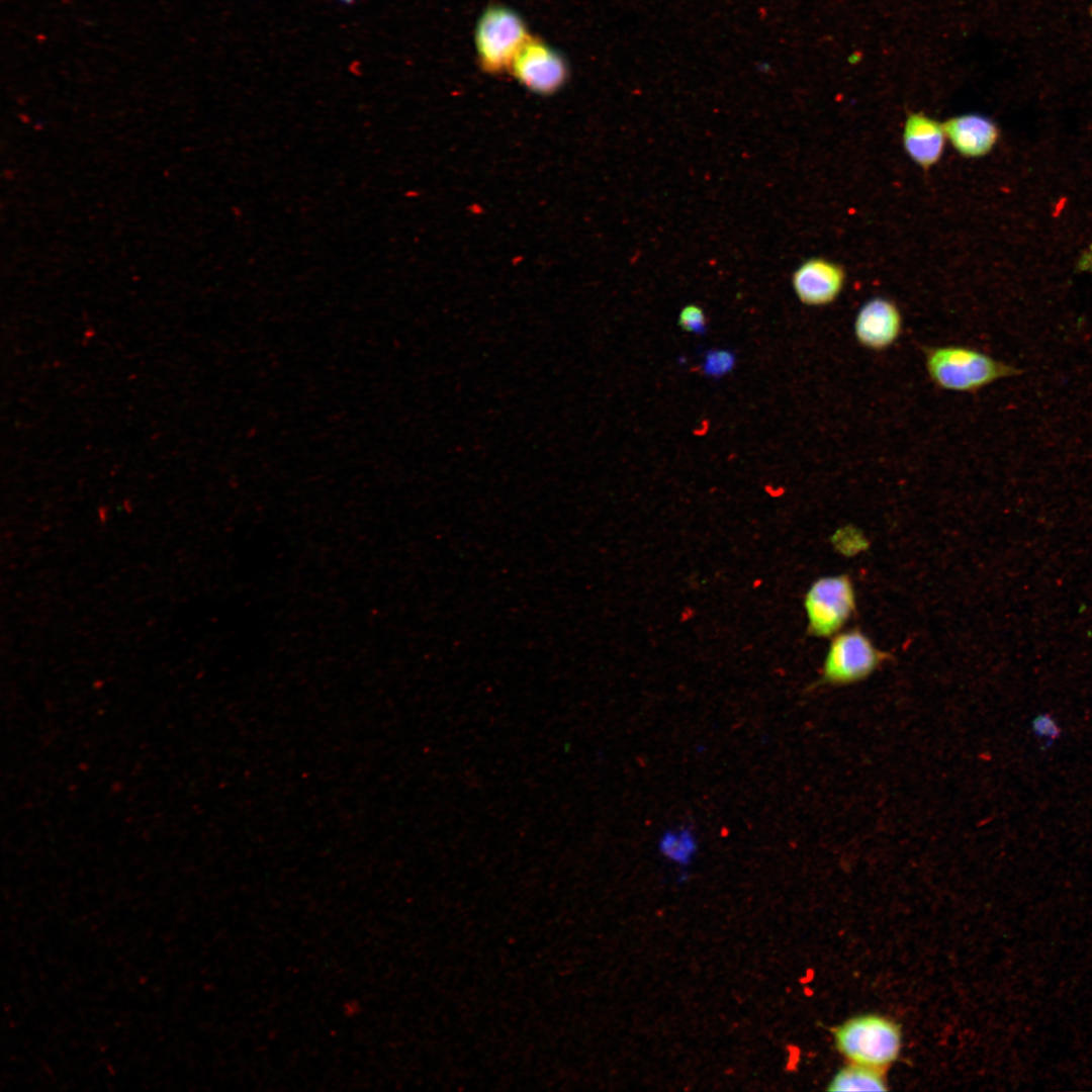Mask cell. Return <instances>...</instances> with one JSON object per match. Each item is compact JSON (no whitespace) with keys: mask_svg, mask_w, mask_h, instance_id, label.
<instances>
[{"mask_svg":"<svg viewBox=\"0 0 1092 1092\" xmlns=\"http://www.w3.org/2000/svg\"><path fill=\"white\" fill-rule=\"evenodd\" d=\"M925 368L939 388L975 392L1019 370L977 349L958 346H922Z\"/></svg>","mask_w":1092,"mask_h":1092,"instance_id":"6da1fadb","label":"cell"},{"mask_svg":"<svg viewBox=\"0 0 1092 1092\" xmlns=\"http://www.w3.org/2000/svg\"><path fill=\"white\" fill-rule=\"evenodd\" d=\"M833 1032L836 1049L851 1063L884 1070L896 1061L901 1051V1027L882 1015L849 1018Z\"/></svg>","mask_w":1092,"mask_h":1092,"instance_id":"7a4b0ae2","label":"cell"},{"mask_svg":"<svg viewBox=\"0 0 1092 1092\" xmlns=\"http://www.w3.org/2000/svg\"><path fill=\"white\" fill-rule=\"evenodd\" d=\"M530 36L523 18L503 5L488 6L477 20L474 42L480 68L489 74L510 70L512 61Z\"/></svg>","mask_w":1092,"mask_h":1092,"instance_id":"3957f363","label":"cell"},{"mask_svg":"<svg viewBox=\"0 0 1092 1092\" xmlns=\"http://www.w3.org/2000/svg\"><path fill=\"white\" fill-rule=\"evenodd\" d=\"M891 654L878 649L859 629L836 634L828 647L817 685L840 687L868 678Z\"/></svg>","mask_w":1092,"mask_h":1092,"instance_id":"277c9868","label":"cell"},{"mask_svg":"<svg viewBox=\"0 0 1092 1092\" xmlns=\"http://www.w3.org/2000/svg\"><path fill=\"white\" fill-rule=\"evenodd\" d=\"M855 607V592L848 575L818 578L804 599L809 633L817 637L835 635L852 616Z\"/></svg>","mask_w":1092,"mask_h":1092,"instance_id":"5b68a950","label":"cell"},{"mask_svg":"<svg viewBox=\"0 0 1092 1092\" xmlns=\"http://www.w3.org/2000/svg\"><path fill=\"white\" fill-rule=\"evenodd\" d=\"M510 71L523 86L542 95L556 92L568 76L564 57L546 41L532 35L514 57Z\"/></svg>","mask_w":1092,"mask_h":1092,"instance_id":"8992f818","label":"cell"},{"mask_svg":"<svg viewBox=\"0 0 1092 1092\" xmlns=\"http://www.w3.org/2000/svg\"><path fill=\"white\" fill-rule=\"evenodd\" d=\"M902 328L903 317L898 305L889 298L876 296L867 300L858 309L853 323V334L861 347L879 352L896 343Z\"/></svg>","mask_w":1092,"mask_h":1092,"instance_id":"52a82bcc","label":"cell"},{"mask_svg":"<svg viewBox=\"0 0 1092 1092\" xmlns=\"http://www.w3.org/2000/svg\"><path fill=\"white\" fill-rule=\"evenodd\" d=\"M844 268L825 258L805 260L793 273L792 285L805 305L824 306L834 302L844 288Z\"/></svg>","mask_w":1092,"mask_h":1092,"instance_id":"ba28073f","label":"cell"},{"mask_svg":"<svg viewBox=\"0 0 1092 1092\" xmlns=\"http://www.w3.org/2000/svg\"><path fill=\"white\" fill-rule=\"evenodd\" d=\"M946 142L943 123L923 113L913 112L905 120L902 143L908 157L928 170L941 158Z\"/></svg>","mask_w":1092,"mask_h":1092,"instance_id":"9c48e42d","label":"cell"},{"mask_svg":"<svg viewBox=\"0 0 1092 1092\" xmlns=\"http://www.w3.org/2000/svg\"><path fill=\"white\" fill-rule=\"evenodd\" d=\"M946 140L963 157L980 158L996 145L999 130L988 117L966 113L950 117L943 123Z\"/></svg>","mask_w":1092,"mask_h":1092,"instance_id":"30bf717a","label":"cell"},{"mask_svg":"<svg viewBox=\"0 0 1092 1092\" xmlns=\"http://www.w3.org/2000/svg\"><path fill=\"white\" fill-rule=\"evenodd\" d=\"M887 1089L882 1069L851 1062L833 1076L827 1087L828 1091H885Z\"/></svg>","mask_w":1092,"mask_h":1092,"instance_id":"8fae6325","label":"cell"},{"mask_svg":"<svg viewBox=\"0 0 1092 1092\" xmlns=\"http://www.w3.org/2000/svg\"><path fill=\"white\" fill-rule=\"evenodd\" d=\"M694 848L693 841H687V838H685L684 841L678 842V837L674 836L670 837V841L666 840L661 844L664 855L680 864L690 862Z\"/></svg>","mask_w":1092,"mask_h":1092,"instance_id":"7c38bea8","label":"cell"},{"mask_svg":"<svg viewBox=\"0 0 1092 1092\" xmlns=\"http://www.w3.org/2000/svg\"><path fill=\"white\" fill-rule=\"evenodd\" d=\"M678 324L687 332L703 333L706 327L704 310L696 304L685 306L679 313Z\"/></svg>","mask_w":1092,"mask_h":1092,"instance_id":"4fadbf2b","label":"cell"},{"mask_svg":"<svg viewBox=\"0 0 1092 1092\" xmlns=\"http://www.w3.org/2000/svg\"><path fill=\"white\" fill-rule=\"evenodd\" d=\"M732 363L733 358L731 355L725 352H717L709 355L706 361V368L711 374L720 375L729 370Z\"/></svg>","mask_w":1092,"mask_h":1092,"instance_id":"5bb4252c","label":"cell"},{"mask_svg":"<svg viewBox=\"0 0 1092 1092\" xmlns=\"http://www.w3.org/2000/svg\"><path fill=\"white\" fill-rule=\"evenodd\" d=\"M1034 729H1035L1036 732H1040V734L1044 735L1046 733H1049V734L1051 732L1053 733V731L1056 728H1055L1053 722L1051 721V719L1042 718V719H1038V720H1036L1034 722Z\"/></svg>","mask_w":1092,"mask_h":1092,"instance_id":"9a60e30c","label":"cell"},{"mask_svg":"<svg viewBox=\"0 0 1092 1092\" xmlns=\"http://www.w3.org/2000/svg\"><path fill=\"white\" fill-rule=\"evenodd\" d=\"M339 1L341 3H343V4H346V5H352L353 3H355V0H339Z\"/></svg>","mask_w":1092,"mask_h":1092,"instance_id":"2e32d148","label":"cell"}]
</instances>
